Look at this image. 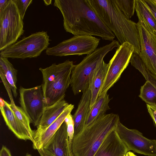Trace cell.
Here are the masks:
<instances>
[{
	"mask_svg": "<svg viewBox=\"0 0 156 156\" xmlns=\"http://www.w3.org/2000/svg\"><path fill=\"white\" fill-rule=\"evenodd\" d=\"M49 38L45 31L32 34L1 51L0 56L21 59L37 57L48 48Z\"/></svg>",
	"mask_w": 156,
	"mask_h": 156,
	"instance_id": "7",
	"label": "cell"
},
{
	"mask_svg": "<svg viewBox=\"0 0 156 156\" xmlns=\"http://www.w3.org/2000/svg\"><path fill=\"white\" fill-rule=\"evenodd\" d=\"M110 100L107 93L105 95L98 96L94 104L90 109L84 128L105 115L106 111L110 109L109 106Z\"/></svg>",
	"mask_w": 156,
	"mask_h": 156,
	"instance_id": "20",
	"label": "cell"
},
{
	"mask_svg": "<svg viewBox=\"0 0 156 156\" xmlns=\"http://www.w3.org/2000/svg\"><path fill=\"white\" fill-rule=\"evenodd\" d=\"M96 14L116 36L121 44L128 42L134 48L133 54L139 55L140 48L137 23L127 18L114 0H87Z\"/></svg>",
	"mask_w": 156,
	"mask_h": 156,
	"instance_id": "2",
	"label": "cell"
},
{
	"mask_svg": "<svg viewBox=\"0 0 156 156\" xmlns=\"http://www.w3.org/2000/svg\"><path fill=\"white\" fill-rule=\"evenodd\" d=\"M120 45L114 40L110 44L96 49L75 65L71 74L70 85L74 95L89 89L93 77L107 54Z\"/></svg>",
	"mask_w": 156,
	"mask_h": 156,
	"instance_id": "5",
	"label": "cell"
},
{
	"mask_svg": "<svg viewBox=\"0 0 156 156\" xmlns=\"http://www.w3.org/2000/svg\"><path fill=\"white\" fill-rule=\"evenodd\" d=\"M137 24L140 48L138 55L156 78V33L143 21L138 20Z\"/></svg>",
	"mask_w": 156,
	"mask_h": 156,
	"instance_id": "12",
	"label": "cell"
},
{
	"mask_svg": "<svg viewBox=\"0 0 156 156\" xmlns=\"http://www.w3.org/2000/svg\"><path fill=\"white\" fill-rule=\"evenodd\" d=\"M130 62L133 66L141 73L146 81H151L156 80V78L146 67L138 55L133 54Z\"/></svg>",
	"mask_w": 156,
	"mask_h": 156,
	"instance_id": "25",
	"label": "cell"
},
{
	"mask_svg": "<svg viewBox=\"0 0 156 156\" xmlns=\"http://www.w3.org/2000/svg\"><path fill=\"white\" fill-rule=\"evenodd\" d=\"M11 107L20 123L26 131L29 140L32 142L34 131L30 126V120L21 107L16 105L14 103H10Z\"/></svg>",
	"mask_w": 156,
	"mask_h": 156,
	"instance_id": "24",
	"label": "cell"
},
{
	"mask_svg": "<svg viewBox=\"0 0 156 156\" xmlns=\"http://www.w3.org/2000/svg\"><path fill=\"white\" fill-rule=\"evenodd\" d=\"M74 108V105L69 104L59 116L46 129L38 132L34 131L32 142L34 149L43 150L47 147L66 117L71 113Z\"/></svg>",
	"mask_w": 156,
	"mask_h": 156,
	"instance_id": "13",
	"label": "cell"
},
{
	"mask_svg": "<svg viewBox=\"0 0 156 156\" xmlns=\"http://www.w3.org/2000/svg\"><path fill=\"white\" fill-rule=\"evenodd\" d=\"M54 5L62 13L66 32L74 36H95L105 40H114L115 35L96 14L87 0H55Z\"/></svg>",
	"mask_w": 156,
	"mask_h": 156,
	"instance_id": "1",
	"label": "cell"
},
{
	"mask_svg": "<svg viewBox=\"0 0 156 156\" xmlns=\"http://www.w3.org/2000/svg\"><path fill=\"white\" fill-rule=\"evenodd\" d=\"M125 156H126V155H125Z\"/></svg>",
	"mask_w": 156,
	"mask_h": 156,
	"instance_id": "39",
	"label": "cell"
},
{
	"mask_svg": "<svg viewBox=\"0 0 156 156\" xmlns=\"http://www.w3.org/2000/svg\"><path fill=\"white\" fill-rule=\"evenodd\" d=\"M41 156H54L51 154L43 150L38 151Z\"/></svg>",
	"mask_w": 156,
	"mask_h": 156,
	"instance_id": "34",
	"label": "cell"
},
{
	"mask_svg": "<svg viewBox=\"0 0 156 156\" xmlns=\"http://www.w3.org/2000/svg\"><path fill=\"white\" fill-rule=\"evenodd\" d=\"M9 1V0H0V11L5 8Z\"/></svg>",
	"mask_w": 156,
	"mask_h": 156,
	"instance_id": "33",
	"label": "cell"
},
{
	"mask_svg": "<svg viewBox=\"0 0 156 156\" xmlns=\"http://www.w3.org/2000/svg\"><path fill=\"white\" fill-rule=\"evenodd\" d=\"M0 156H12L9 150L6 147L2 146L0 151Z\"/></svg>",
	"mask_w": 156,
	"mask_h": 156,
	"instance_id": "32",
	"label": "cell"
},
{
	"mask_svg": "<svg viewBox=\"0 0 156 156\" xmlns=\"http://www.w3.org/2000/svg\"><path fill=\"white\" fill-rule=\"evenodd\" d=\"M148 111L156 125V106L147 104Z\"/></svg>",
	"mask_w": 156,
	"mask_h": 156,
	"instance_id": "31",
	"label": "cell"
},
{
	"mask_svg": "<svg viewBox=\"0 0 156 156\" xmlns=\"http://www.w3.org/2000/svg\"><path fill=\"white\" fill-rule=\"evenodd\" d=\"M16 4L20 16L23 20L28 7L32 3V0H13Z\"/></svg>",
	"mask_w": 156,
	"mask_h": 156,
	"instance_id": "28",
	"label": "cell"
},
{
	"mask_svg": "<svg viewBox=\"0 0 156 156\" xmlns=\"http://www.w3.org/2000/svg\"><path fill=\"white\" fill-rule=\"evenodd\" d=\"M63 97L51 105L45 106L40 119L37 129L38 132L42 131L51 125L61 114L69 104Z\"/></svg>",
	"mask_w": 156,
	"mask_h": 156,
	"instance_id": "17",
	"label": "cell"
},
{
	"mask_svg": "<svg viewBox=\"0 0 156 156\" xmlns=\"http://www.w3.org/2000/svg\"><path fill=\"white\" fill-rule=\"evenodd\" d=\"M64 122L67 127V132L70 144L71 146L72 141L73 138L74 132V123L73 116L71 113L65 118Z\"/></svg>",
	"mask_w": 156,
	"mask_h": 156,
	"instance_id": "27",
	"label": "cell"
},
{
	"mask_svg": "<svg viewBox=\"0 0 156 156\" xmlns=\"http://www.w3.org/2000/svg\"><path fill=\"white\" fill-rule=\"evenodd\" d=\"M126 156H136L131 151H129L127 152Z\"/></svg>",
	"mask_w": 156,
	"mask_h": 156,
	"instance_id": "36",
	"label": "cell"
},
{
	"mask_svg": "<svg viewBox=\"0 0 156 156\" xmlns=\"http://www.w3.org/2000/svg\"><path fill=\"white\" fill-rule=\"evenodd\" d=\"M43 151L54 156H73L64 121L56 131L49 144Z\"/></svg>",
	"mask_w": 156,
	"mask_h": 156,
	"instance_id": "14",
	"label": "cell"
},
{
	"mask_svg": "<svg viewBox=\"0 0 156 156\" xmlns=\"http://www.w3.org/2000/svg\"><path fill=\"white\" fill-rule=\"evenodd\" d=\"M154 1H155V2H156V0H154Z\"/></svg>",
	"mask_w": 156,
	"mask_h": 156,
	"instance_id": "38",
	"label": "cell"
},
{
	"mask_svg": "<svg viewBox=\"0 0 156 156\" xmlns=\"http://www.w3.org/2000/svg\"><path fill=\"white\" fill-rule=\"evenodd\" d=\"M115 130L128 150L148 156H156V140L147 139L137 130L129 129L119 120Z\"/></svg>",
	"mask_w": 156,
	"mask_h": 156,
	"instance_id": "10",
	"label": "cell"
},
{
	"mask_svg": "<svg viewBox=\"0 0 156 156\" xmlns=\"http://www.w3.org/2000/svg\"><path fill=\"white\" fill-rule=\"evenodd\" d=\"M21 108L29 117L31 123L38 125L45 106L41 85L19 90Z\"/></svg>",
	"mask_w": 156,
	"mask_h": 156,
	"instance_id": "11",
	"label": "cell"
},
{
	"mask_svg": "<svg viewBox=\"0 0 156 156\" xmlns=\"http://www.w3.org/2000/svg\"><path fill=\"white\" fill-rule=\"evenodd\" d=\"M139 96L147 104L156 106V80L146 81L141 87Z\"/></svg>",
	"mask_w": 156,
	"mask_h": 156,
	"instance_id": "23",
	"label": "cell"
},
{
	"mask_svg": "<svg viewBox=\"0 0 156 156\" xmlns=\"http://www.w3.org/2000/svg\"><path fill=\"white\" fill-rule=\"evenodd\" d=\"M26 156H32L30 154H28V153H27V154H26Z\"/></svg>",
	"mask_w": 156,
	"mask_h": 156,
	"instance_id": "37",
	"label": "cell"
},
{
	"mask_svg": "<svg viewBox=\"0 0 156 156\" xmlns=\"http://www.w3.org/2000/svg\"><path fill=\"white\" fill-rule=\"evenodd\" d=\"M134 51L133 45L127 42L121 44L117 48L114 55L108 63L107 72L99 96L105 94L119 80L130 62Z\"/></svg>",
	"mask_w": 156,
	"mask_h": 156,
	"instance_id": "9",
	"label": "cell"
},
{
	"mask_svg": "<svg viewBox=\"0 0 156 156\" xmlns=\"http://www.w3.org/2000/svg\"><path fill=\"white\" fill-rule=\"evenodd\" d=\"M129 151L115 129L105 138L94 156H125Z\"/></svg>",
	"mask_w": 156,
	"mask_h": 156,
	"instance_id": "15",
	"label": "cell"
},
{
	"mask_svg": "<svg viewBox=\"0 0 156 156\" xmlns=\"http://www.w3.org/2000/svg\"><path fill=\"white\" fill-rule=\"evenodd\" d=\"M0 102L1 114L9 129L18 139L29 140L26 130L15 115L10 104L1 98Z\"/></svg>",
	"mask_w": 156,
	"mask_h": 156,
	"instance_id": "16",
	"label": "cell"
},
{
	"mask_svg": "<svg viewBox=\"0 0 156 156\" xmlns=\"http://www.w3.org/2000/svg\"><path fill=\"white\" fill-rule=\"evenodd\" d=\"M100 39L91 35L74 36L56 45L48 48L46 55L56 56L90 54L97 49Z\"/></svg>",
	"mask_w": 156,
	"mask_h": 156,
	"instance_id": "8",
	"label": "cell"
},
{
	"mask_svg": "<svg viewBox=\"0 0 156 156\" xmlns=\"http://www.w3.org/2000/svg\"><path fill=\"white\" fill-rule=\"evenodd\" d=\"M75 65L73 61L64 62L39 69L43 76L42 87L45 106L54 104L65 97L70 83L71 76Z\"/></svg>",
	"mask_w": 156,
	"mask_h": 156,
	"instance_id": "4",
	"label": "cell"
},
{
	"mask_svg": "<svg viewBox=\"0 0 156 156\" xmlns=\"http://www.w3.org/2000/svg\"><path fill=\"white\" fill-rule=\"evenodd\" d=\"M144 1L156 20V2L154 0H144Z\"/></svg>",
	"mask_w": 156,
	"mask_h": 156,
	"instance_id": "30",
	"label": "cell"
},
{
	"mask_svg": "<svg viewBox=\"0 0 156 156\" xmlns=\"http://www.w3.org/2000/svg\"><path fill=\"white\" fill-rule=\"evenodd\" d=\"M43 1L46 5H48L51 3L52 0H44Z\"/></svg>",
	"mask_w": 156,
	"mask_h": 156,
	"instance_id": "35",
	"label": "cell"
},
{
	"mask_svg": "<svg viewBox=\"0 0 156 156\" xmlns=\"http://www.w3.org/2000/svg\"><path fill=\"white\" fill-rule=\"evenodd\" d=\"M119 10L128 19L134 15L135 10L136 0H114Z\"/></svg>",
	"mask_w": 156,
	"mask_h": 156,
	"instance_id": "26",
	"label": "cell"
},
{
	"mask_svg": "<svg viewBox=\"0 0 156 156\" xmlns=\"http://www.w3.org/2000/svg\"><path fill=\"white\" fill-rule=\"evenodd\" d=\"M0 68L3 71L14 96L16 98L18 94L16 87L17 70L14 67L8 58L1 56H0Z\"/></svg>",
	"mask_w": 156,
	"mask_h": 156,
	"instance_id": "21",
	"label": "cell"
},
{
	"mask_svg": "<svg viewBox=\"0 0 156 156\" xmlns=\"http://www.w3.org/2000/svg\"><path fill=\"white\" fill-rule=\"evenodd\" d=\"M109 64L103 61L97 69L93 77L90 88L91 97L90 109L94 104L99 96V93L104 82Z\"/></svg>",
	"mask_w": 156,
	"mask_h": 156,
	"instance_id": "19",
	"label": "cell"
},
{
	"mask_svg": "<svg viewBox=\"0 0 156 156\" xmlns=\"http://www.w3.org/2000/svg\"><path fill=\"white\" fill-rule=\"evenodd\" d=\"M0 75L10 100V102H14L12 95L11 89L10 87L7 82L2 70L0 68Z\"/></svg>",
	"mask_w": 156,
	"mask_h": 156,
	"instance_id": "29",
	"label": "cell"
},
{
	"mask_svg": "<svg viewBox=\"0 0 156 156\" xmlns=\"http://www.w3.org/2000/svg\"><path fill=\"white\" fill-rule=\"evenodd\" d=\"M24 23L13 0L0 11V51L16 42L24 31Z\"/></svg>",
	"mask_w": 156,
	"mask_h": 156,
	"instance_id": "6",
	"label": "cell"
},
{
	"mask_svg": "<svg viewBox=\"0 0 156 156\" xmlns=\"http://www.w3.org/2000/svg\"><path fill=\"white\" fill-rule=\"evenodd\" d=\"M135 11L138 20L146 22L156 33V20L144 0H136Z\"/></svg>",
	"mask_w": 156,
	"mask_h": 156,
	"instance_id": "22",
	"label": "cell"
},
{
	"mask_svg": "<svg viewBox=\"0 0 156 156\" xmlns=\"http://www.w3.org/2000/svg\"><path fill=\"white\" fill-rule=\"evenodd\" d=\"M91 93L90 89L83 93L77 109L73 116L74 123V136L84 129L85 123L90 110Z\"/></svg>",
	"mask_w": 156,
	"mask_h": 156,
	"instance_id": "18",
	"label": "cell"
},
{
	"mask_svg": "<svg viewBox=\"0 0 156 156\" xmlns=\"http://www.w3.org/2000/svg\"><path fill=\"white\" fill-rule=\"evenodd\" d=\"M119 120L118 114H105L74 136L73 156H94L105 138L115 129Z\"/></svg>",
	"mask_w": 156,
	"mask_h": 156,
	"instance_id": "3",
	"label": "cell"
}]
</instances>
